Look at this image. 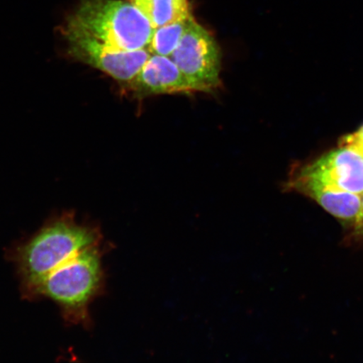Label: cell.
I'll list each match as a JSON object with an SVG mask.
<instances>
[{
	"instance_id": "obj_3",
	"label": "cell",
	"mask_w": 363,
	"mask_h": 363,
	"mask_svg": "<svg viewBox=\"0 0 363 363\" xmlns=\"http://www.w3.org/2000/svg\"><path fill=\"white\" fill-rule=\"evenodd\" d=\"M99 244L62 263L45 277L35 296L52 298L72 323H89V306L101 293L104 271Z\"/></svg>"
},
{
	"instance_id": "obj_8",
	"label": "cell",
	"mask_w": 363,
	"mask_h": 363,
	"mask_svg": "<svg viewBox=\"0 0 363 363\" xmlns=\"http://www.w3.org/2000/svg\"><path fill=\"white\" fill-rule=\"evenodd\" d=\"M286 189L305 195L319 204L329 214L346 223H355L361 210L362 196L321 183L312 177L295 169Z\"/></svg>"
},
{
	"instance_id": "obj_2",
	"label": "cell",
	"mask_w": 363,
	"mask_h": 363,
	"mask_svg": "<svg viewBox=\"0 0 363 363\" xmlns=\"http://www.w3.org/2000/svg\"><path fill=\"white\" fill-rule=\"evenodd\" d=\"M63 28L74 30L121 51L147 49L153 28L125 0H83Z\"/></svg>"
},
{
	"instance_id": "obj_4",
	"label": "cell",
	"mask_w": 363,
	"mask_h": 363,
	"mask_svg": "<svg viewBox=\"0 0 363 363\" xmlns=\"http://www.w3.org/2000/svg\"><path fill=\"white\" fill-rule=\"evenodd\" d=\"M169 57L201 92H211L220 86V48L214 36L193 16Z\"/></svg>"
},
{
	"instance_id": "obj_6",
	"label": "cell",
	"mask_w": 363,
	"mask_h": 363,
	"mask_svg": "<svg viewBox=\"0 0 363 363\" xmlns=\"http://www.w3.org/2000/svg\"><path fill=\"white\" fill-rule=\"evenodd\" d=\"M298 170L335 189L363 195V156L352 147L340 146Z\"/></svg>"
},
{
	"instance_id": "obj_9",
	"label": "cell",
	"mask_w": 363,
	"mask_h": 363,
	"mask_svg": "<svg viewBox=\"0 0 363 363\" xmlns=\"http://www.w3.org/2000/svg\"><path fill=\"white\" fill-rule=\"evenodd\" d=\"M152 28L193 16L188 0H130Z\"/></svg>"
},
{
	"instance_id": "obj_12",
	"label": "cell",
	"mask_w": 363,
	"mask_h": 363,
	"mask_svg": "<svg viewBox=\"0 0 363 363\" xmlns=\"http://www.w3.org/2000/svg\"><path fill=\"white\" fill-rule=\"evenodd\" d=\"M353 235L355 237L363 235V195L362 196V206L359 215H358L355 223L353 224Z\"/></svg>"
},
{
	"instance_id": "obj_1",
	"label": "cell",
	"mask_w": 363,
	"mask_h": 363,
	"mask_svg": "<svg viewBox=\"0 0 363 363\" xmlns=\"http://www.w3.org/2000/svg\"><path fill=\"white\" fill-rule=\"evenodd\" d=\"M101 239L96 229L77 223L74 216L67 214L50 222L16 255L26 294L35 296L50 272L84 249L101 243Z\"/></svg>"
},
{
	"instance_id": "obj_7",
	"label": "cell",
	"mask_w": 363,
	"mask_h": 363,
	"mask_svg": "<svg viewBox=\"0 0 363 363\" xmlns=\"http://www.w3.org/2000/svg\"><path fill=\"white\" fill-rule=\"evenodd\" d=\"M129 84L130 89L140 98L201 92V88L189 79L169 57L152 54Z\"/></svg>"
},
{
	"instance_id": "obj_11",
	"label": "cell",
	"mask_w": 363,
	"mask_h": 363,
	"mask_svg": "<svg viewBox=\"0 0 363 363\" xmlns=\"http://www.w3.org/2000/svg\"><path fill=\"white\" fill-rule=\"evenodd\" d=\"M340 146L352 147L363 156V125L356 133L344 136Z\"/></svg>"
},
{
	"instance_id": "obj_10",
	"label": "cell",
	"mask_w": 363,
	"mask_h": 363,
	"mask_svg": "<svg viewBox=\"0 0 363 363\" xmlns=\"http://www.w3.org/2000/svg\"><path fill=\"white\" fill-rule=\"evenodd\" d=\"M191 17L153 28L152 38L147 48V51L152 55L170 57L178 47Z\"/></svg>"
},
{
	"instance_id": "obj_5",
	"label": "cell",
	"mask_w": 363,
	"mask_h": 363,
	"mask_svg": "<svg viewBox=\"0 0 363 363\" xmlns=\"http://www.w3.org/2000/svg\"><path fill=\"white\" fill-rule=\"evenodd\" d=\"M68 51L76 60L97 68L122 83H130L138 74L151 53L147 49L121 51L74 30L62 28Z\"/></svg>"
}]
</instances>
